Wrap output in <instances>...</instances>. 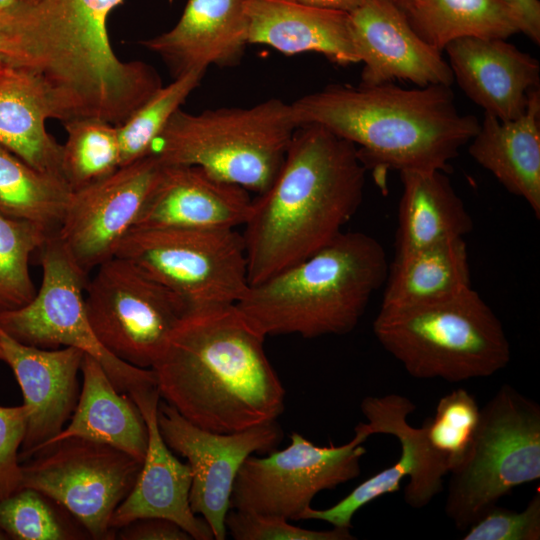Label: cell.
I'll use <instances>...</instances> for the list:
<instances>
[{
    "label": "cell",
    "mask_w": 540,
    "mask_h": 540,
    "mask_svg": "<svg viewBox=\"0 0 540 540\" xmlns=\"http://www.w3.org/2000/svg\"><path fill=\"white\" fill-rule=\"evenodd\" d=\"M123 0H39L0 34V58L29 74L49 119L98 118L121 125L163 85L154 68L122 61L108 35Z\"/></svg>",
    "instance_id": "cell-1"
},
{
    "label": "cell",
    "mask_w": 540,
    "mask_h": 540,
    "mask_svg": "<svg viewBox=\"0 0 540 540\" xmlns=\"http://www.w3.org/2000/svg\"><path fill=\"white\" fill-rule=\"evenodd\" d=\"M265 338L236 305L188 310L152 367L160 396L213 432L276 421L285 389L266 355Z\"/></svg>",
    "instance_id": "cell-2"
},
{
    "label": "cell",
    "mask_w": 540,
    "mask_h": 540,
    "mask_svg": "<svg viewBox=\"0 0 540 540\" xmlns=\"http://www.w3.org/2000/svg\"><path fill=\"white\" fill-rule=\"evenodd\" d=\"M366 171L351 142L319 125L298 127L278 174L252 200L243 225L249 284L308 258L342 233L363 200Z\"/></svg>",
    "instance_id": "cell-3"
},
{
    "label": "cell",
    "mask_w": 540,
    "mask_h": 540,
    "mask_svg": "<svg viewBox=\"0 0 540 540\" xmlns=\"http://www.w3.org/2000/svg\"><path fill=\"white\" fill-rule=\"evenodd\" d=\"M298 127L319 125L357 148L366 169L447 172L480 122L446 85H329L291 103Z\"/></svg>",
    "instance_id": "cell-4"
},
{
    "label": "cell",
    "mask_w": 540,
    "mask_h": 540,
    "mask_svg": "<svg viewBox=\"0 0 540 540\" xmlns=\"http://www.w3.org/2000/svg\"><path fill=\"white\" fill-rule=\"evenodd\" d=\"M388 269L376 238L343 231L308 258L249 285L236 307L265 337L344 335L357 326Z\"/></svg>",
    "instance_id": "cell-5"
},
{
    "label": "cell",
    "mask_w": 540,
    "mask_h": 540,
    "mask_svg": "<svg viewBox=\"0 0 540 540\" xmlns=\"http://www.w3.org/2000/svg\"><path fill=\"white\" fill-rule=\"evenodd\" d=\"M373 332L417 379L461 382L489 377L511 359L501 321L472 287L430 303L381 307Z\"/></svg>",
    "instance_id": "cell-6"
},
{
    "label": "cell",
    "mask_w": 540,
    "mask_h": 540,
    "mask_svg": "<svg viewBox=\"0 0 540 540\" xmlns=\"http://www.w3.org/2000/svg\"><path fill=\"white\" fill-rule=\"evenodd\" d=\"M297 128L291 103L278 98L197 114L180 108L154 142L152 153L164 164L197 166L261 194L278 174Z\"/></svg>",
    "instance_id": "cell-7"
},
{
    "label": "cell",
    "mask_w": 540,
    "mask_h": 540,
    "mask_svg": "<svg viewBox=\"0 0 540 540\" xmlns=\"http://www.w3.org/2000/svg\"><path fill=\"white\" fill-rule=\"evenodd\" d=\"M540 479V406L503 384L481 408L472 442L450 472L445 513L466 530L517 486Z\"/></svg>",
    "instance_id": "cell-8"
},
{
    "label": "cell",
    "mask_w": 540,
    "mask_h": 540,
    "mask_svg": "<svg viewBox=\"0 0 540 540\" xmlns=\"http://www.w3.org/2000/svg\"><path fill=\"white\" fill-rule=\"evenodd\" d=\"M126 259L181 298L189 310L236 305L249 288L236 229H138L119 243Z\"/></svg>",
    "instance_id": "cell-9"
},
{
    "label": "cell",
    "mask_w": 540,
    "mask_h": 540,
    "mask_svg": "<svg viewBox=\"0 0 540 540\" xmlns=\"http://www.w3.org/2000/svg\"><path fill=\"white\" fill-rule=\"evenodd\" d=\"M42 281L26 305L0 312V327L15 340L34 347H74L94 358L120 393L157 385L152 369L130 365L112 355L89 322L84 293L88 275L68 255L55 234L39 248Z\"/></svg>",
    "instance_id": "cell-10"
},
{
    "label": "cell",
    "mask_w": 540,
    "mask_h": 540,
    "mask_svg": "<svg viewBox=\"0 0 540 540\" xmlns=\"http://www.w3.org/2000/svg\"><path fill=\"white\" fill-rule=\"evenodd\" d=\"M84 303L92 329L112 355L152 369L182 316L184 301L132 262L113 256L87 280Z\"/></svg>",
    "instance_id": "cell-11"
},
{
    "label": "cell",
    "mask_w": 540,
    "mask_h": 540,
    "mask_svg": "<svg viewBox=\"0 0 540 540\" xmlns=\"http://www.w3.org/2000/svg\"><path fill=\"white\" fill-rule=\"evenodd\" d=\"M371 435L361 422L348 443L321 447L293 432L285 449L245 459L234 480L230 509L298 521L320 491L360 475V460L366 453L362 444Z\"/></svg>",
    "instance_id": "cell-12"
},
{
    "label": "cell",
    "mask_w": 540,
    "mask_h": 540,
    "mask_svg": "<svg viewBox=\"0 0 540 540\" xmlns=\"http://www.w3.org/2000/svg\"><path fill=\"white\" fill-rule=\"evenodd\" d=\"M24 462L21 488L55 501L98 540L114 538L112 516L142 465L117 448L77 437L58 441Z\"/></svg>",
    "instance_id": "cell-13"
},
{
    "label": "cell",
    "mask_w": 540,
    "mask_h": 540,
    "mask_svg": "<svg viewBox=\"0 0 540 540\" xmlns=\"http://www.w3.org/2000/svg\"><path fill=\"white\" fill-rule=\"evenodd\" d=\"M157 420L165 443L191 468L193 513L207 522L215 540H224L236 475L248 456L275 450L283 437L280 425L276 420L232 433L213 432L188 421L166 402H159Z\"/></svg>",
    "instance_id": "cell-14"
},
{
    "label": "cell",
    "mask_w": 540,
    "mask_h": 540,
    "mask_svg": "<svg viewBox=\"0 0 540 540\" xmlns=\"http://www.w3.org/2000/svg\"><path fill=\"white\" fill-rule=\"evenodd\" d=\"M162 166L151 153L72 191L55 235L83 273L88 275L114 256L137 221Z\"/></svg>",
    "instance_id": "cell-15"
},
{
    "label": "cell",
    "mask_w": 540,
    "mask_h": 540,
    "mask_svg": "<svg viewBox=\"0 0 540 540\" xmlns=\"http://www.w3.org/2000/svg\"><path fill=\"white\" fill-rule=\"evenodd\" d=\"M360 409L373 434H389L401 445L400 459L355 487L346 497L327 509L307 507L298 520H321L334 527H352L355 513L384 494L395 492L409 476L404 498L412 504H425L443 490L448 466L428 445L424 428L407 422L416 406L399 394L367 396Z\"/></svg>",
    "instance_id": "cell-16"
},
{
    "label": "cell",
    "mask_w": 540,
    "mask_h": 540,
    "mask_svg": "<svg viewBox=\"0 0 540 540\" xmlns=\"http://www.w3.org/2000/svg\"><path fill=\"white\" fill-rule=\"evenodd\" d=\"M349 21L363 63L361 85L403 80L425 87L454 82L442 53L418 36L392 0H366L349 13Z\"/></svg>",
    "instance_id": "cell-17"
},
{
    "label": "cell",
    "mask_w": 540,
    "mask_h": 540,
    "mask_svg": "<svg viewBox=\"0 0 540 540\" xmlns=\"http://www.w3.org/2000/svg\"><path fill=\"white\" fill-rule=\"evenodd\" d=\"M128 395L145 420L148 446L132 490L112 516L111 528L120 529L141 518L160 517L177 523L192 539H214L207 522L190 507V466L174 456L161 435L157 420L161 396L157 385L139 388Z\"/></svg>",
    "instance_id": "cell-18"
},
{
    "label": "cell",
    "mask_w": 540,
    "mask_h": 540,
    "mask_svg": "<svg viewBox=\"0 0 540 540\" xmlns=\"http://www.w3.org/2000/svg\"><path fill=\"white\" fill-rule=\"evenodd\" d=\"M0 348L21 387L28 409L20 463L34 456L70 419L78 401L84 352L74 347L44 349L23 344L0 327Z\"/></svg>",
    "instance_id": "cell-19"
},
{
    "label": "cell",
    "mask_w": 540,
    "mask_h": 540,
    "mask_svg": "<svg viewBox=\"0 0 540 540\" xmlns=\"http://www.w3.org/2000/svg\"><path fill=\"white\" fill-rule=\"evenodd\" d=\"M249 191L197 166L164 164L132 230L236 229L249 216Z\"/></svg>",
    "instance_id": "cell-20"
},
{
    "label": "cell",
    "mask_w": 540,
    "mask_h": 540,
    "mask_svg": "<svg viewBox=\"0 0 540 540\" xmlns=\"http://www.w3.org/2000/svg\"><path fill=\"white\" fill-rule=\"evenodd\" d=\"M454 81L475 104L500 121L521 116L540 87L536 58L501 38H461L444 49Z\"/></svg>",
    "instance_id": "cell-21"
},
{
    "label": "cell",
    "mask_w": 540,
    "mask_h": 540,
    "mask_svg": "<svg viewBox=\"0 0 540 540\" xmlns=\"http://www.w3.org/2000/svg\"><path fill=\"white\" fill-rule=\"evenodd\" d=\"M248 0H187L170 30L141 45L161 57L173 78L209 66L237 65L247 47Z\"/></svg>",
    "instance_id": "cell-22"
},
{
    "label": "cell",
    "mask_w": 540,
    "mask_h": 540,
    "mask_svg": "<svg viewBox=\"0 0 540 540\" xmlns=\"http://www.w3.org/2000/svg\"><path fill=\"white\" fill-rule=\"evenodd\" d=\"M247 14L249 44L285 55L315 52L341 66L359 63L347 12L295 0H248Z\"/></svg>",
    "instance_id": "cell-23"
},
{
    "label": "cell",
    "mask_w": 540,
    "mask_h": 540,
    "mask_svg": "<svg viewBox=\"0 0 540 540\" xmlns=\"http://www.w3.org/2000/svg\"><path fill=\"white\" fill-rule=\"evenodd\" d=\"M468 144L470 156L539 218L540 89L530 93L525 112L516 119L500 121L485 113Z\"/></svg>",
    "instance_id": "cell-24"
},
{
    "label": "cell",
    "mask_w": 540,
    "mask_h": 540,
    "mask_svg": "<svg viewBox=\"0 0 540 540\" xmlns=\"http://www.w3.org/2000/svg\"><path fill=\"white\" fill-rule=\"evenodd\" d=\"M81 372L82 389L69 424L38 452L63 439L77 437L110 445L143 462L148 431L138 406L127 393L115 388L103 367L87 354Z\"/></svg>",
    "instance_id": "cell-25"
},
{
    "label": "cell",
    "mask_w": 540,
    "mask_h": 540,
    "mask_svg": "<svg viewBox=\"0 0 540 540\" xmlns=\"http://www.w3.org/2000/svg\"><path fill=\"white\" fill-rule=\"evenodd\" d=\"M400 179L395 256L472 231V217L444 171H405Z\"/></svg>",
    "instance_id": "cell-26"
},
{
    "label": "cell",
    "mask_w": 540,
    "mask_h": 540,
    "mask_svg": "<svg viewBox=\"0 0 540 540\" xmlns=\"http://www.w3.org/2000/svg\"><path fill=\"white\" fill-rule=\"evenodd\" d=\"M47 119L46 104L32 77L1 60L0 144L37 171L64 180L62 145L47 131Z\"/></svg>",
    "instance_id": "cell-27"
},
{
    "label": "cell",
    "mask_w": 540,
    "mask_h": 540,
    "mask_svg": "<svg viewBox=\"0 0 540 540\" xmlns=\"http://www.w3.org/2000/svg\"><path fill=\"white\" fill-rule=\"evenodd\" d=\"M381 307H407L455 296L469 288L464 238L439 242L395 256L384 283Z\"/></svg>",
    "instance_id": "cell-28"
},
{
    "label": "cell",
    "mask_w": 540,
    "mask_h": 540,
    "mask_svg": "<svg viewBox=\"0 0 540 540\" xmlns=\"http://www.w3.org/2000/svg\"><path fill=\"white\" fill-rule=\"evenodd\" d=\"M410 26L441 52L461 38L507 39L525 26L506 0H392Z\"/></svg>",
    "instance_id": "cell-29"
},
{
    "label": "cell",
    "mask_w": 540,
    "mask_h": 540,
    "mask_svg": "<svg viewBox=\"0 0 540 540\" xmlns=\"http://www.w3.org/2000/svg\"><path fill=\"white\" fill-rule=\"evenodd\" d=\"M71 193L64 180L37 171L0 144V214L55 234Z\"/></svg>",
    "instance_id": "cell-30"
},
{
    "label": "cell",
    "mask_w": 540,
    "mask_h": 540,
    "mask_svg": "<svg viewBox=\"0 0 540 540\" xmlns=\"http://www.w3.org/2000/svg\"><path fill=\"white\" fill-rule=\"evenodd\" d=\"M67 132L62 145V175L72 191L94 184L120 167L118 129L98 118L64 122Z\"/></svg>",
    "instance_id": "cell-31"
},
{
    "label": "cell",
    "mask_w": 540,
    "mask_h": 540,
    "mask_svg": "<svg viewBox=\"0 0 540 540\" xmlns=\"http://www.w3.org/2000/svg\"><path fill=\"white\" fill-rule=\"evenodd\" d=\"M204 74L205 71L195 70L174 78L117 126L120 167L152 153L154 142L172 115L200 84Z\"/></svg>",
    "instance_id": "cell-32"
},
{
    "label": "cell",
    "mask_w": 540,
    "mask_h": 540,
    "mask_svg": "<svg viewBox=\"0 0 540 540\" xmlns=\"http://www.w3.org/2000/svg\"><path fill=\"white\" fill-rule=\"evenodd\" d=\"M50 235L38 224L0 214V312L20 308L34 298L30 258Z\"/></svg>",
    "instance_id": "cell-33"
},
{
    "label": "cell",
    "mask_w": 540,
    "mask_h": 540,
    "mask_svg": "<svg viewBox=\"0 0 540 540\" xmlns=\"http://www.w3.org/2000/svg\"><path fill=\"white\" fill-rule=\"evenodd\" d=\"M480 410L473 394L457 388L441 397L434 417L423 422L428 445L447 463L450 472L461 462L472 442Z\"/></svg>",
    "instance_id": "cell-34"
},
{
    "label": "cell",
    "mask_w": 540,
    "mask_h": 540,
    "mask_svg": "<svg viewBox=\"0 0 540 540\" xmlns=\"http://www.w3.org/2000/svg\"><path fill=\"white\" fill-rule=\"evenodd\" d=\"M53 500L31 488H21L0 501V530L18 540L78 539V532Z\"/></svg>",
    "instance_id": "cell-35"
},
{
    "label": "cell",
    "mask_w": 540,
    "mask_h": 540,
    "mask_svg": "<svg viewBox=\"0 0 540 540\" xmlns=\"http://www.w3.org/2000/svg\"><path fill=\"white\" fill-rule=\"evenodd\" d=\"M226 531L235 540H352L349 528L311 530L294 526L288 519L237 509H229L225 517Z\"/></svg>",
    "instance_id": "cell-36"
},
{
    "label": "cell",
    "mask_w": 540,
    "mask_h": 540,
    "mask_svg": "<svg viewBox=\"0 0 540 540\" xmlns=\"http://www.w3.org/2000/svg\"><path fill=\"white\" fill-rule=\"evenodd\" d=\"M465 531L464 540H539L540 493L521 511L491 506Z\"/></svg>",
    "instance_id": "cell-37"
},
{
    "label": "cell",
    "mask_w": 540,
    "mask_h": 540,
    "mask_svg": "<svg viewBox=\"0 0 540 540\" xmlns=\"http://www.w3.org/2000/svg\"><path fill=\"white\" fill-rule=\"evenodd\" d=\"M25 405L0 406V501L21 489L19 451L26 433Z\"/></svg>",
    "instance_id": "cell-38"
},
{
    "label": "cell",
    "mask_w": 540,
    "mask_h": 540,
    "mask_svg": "<svg viewBox=\"0 0 540 540\" xmlns=\"http://www.w3.org/2000/svg\"><path fill=\"white\" fill-rule=\"evenodd\" d=\"M124 540H190L191 536L177 523L160 517L137 519L121 527Z\"/></svg>",
    "instance_id": "cell-39"
},
{
    "label": "cell",
    "mask_w": 540,
    "mask_h": 540,
    "mask_svg": "<svg viewBox=\"0 0 540 540\" xmlns=\"http://www.w3.org/2000/svg\"><path fill=\"white\" fill-rule=\"evenodd\" d=\"M520 15L524 34L534 43H540V2L539 0H506Z\"/></svg>",
    "instance_id": "cell-40"
},
{
    "label": "cell",
    "mask_w": 540,
    "mask_h": 540,
    "mask_svg": "<svg viewBox=\"0 0 540 540\" xmlns=\"http://www.w3.org/2000/svg\"><path fill=\"white\" fill-rule=\"evenodd\" d=\"M30 8L24 0H0V34L14 29Z\"/></svg>",
    "instance_id": "cell-41"
},
{
    "label": "cell",
    "mask_w": 540,
    "mask_h": 540,
    "mask_svg": "<svg viewBox=\"0 0 540 540\" xmlns=\"http://www.w3.org/2000/svg\"><path fill=\"white\" fill-rule=\"evenodd\" d=\"M307 5L350 13L366 0H295Z\"/></svg>",
    "instance_id": "cell-42"
},
{
    "label": "cell",
    "mask_w": 540,
    "mask_h": 540,
    "mask_svg": "<svg viewBox=\"0 0 540 540\" xmlns=\"http://www.w3.org/2000/svg\"><path fill=\"white\" fill-rule=\"evenodd\" d=\"M39 0H24V2L30 7L35 5Z\"/></svg>",
    "instance_id": "cell-43"
},
{
    "label": "cell",
    "mask_w": 540,
    "mask_h": 540,
    "mask_svg": "<svg viewBox=\"0 0 540 540\" xmlns=\"http://www.w3.org/2000/svg\"><path fill=\"white\" fill-rule=\"evenodd\" d=\"M6 535L0 530V540L7 539Z\"/></svg>",
    "instance_id": "cell-44"
},
{
    "label": "cell",
    "mask_w": 540,
    "mask_h": 540,
    "mask_svg": "<svg viewBox=\"0 0 540 540\" xmlns=\"http://www.w3.org/2000/svg\"><path fill=\"white\" fill-rule=\"evenodd\" d=\"M0 360H2V361H3V353H2V350H1V348H0Z\"/></svg>",
    "instance_id": "cell-45"
},
{
    "label": "cell",
    "mask_w": 540,
    "mask_h": 540,
    "mask_svg": "<svg viewBox=\"0 0 540 540\" xmlns=\"http://www.w3.org/2000/svg\"><path fill=\"white\" fill-rule=\"evenodd\" d=\"M0 61H1V58H0Z\"/></svg>",
    "instance_id": "cell-46"
}]
</instances>
